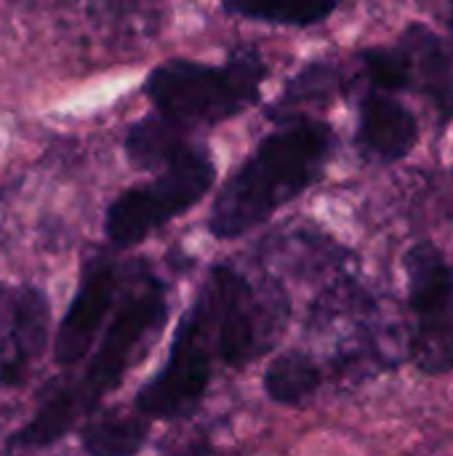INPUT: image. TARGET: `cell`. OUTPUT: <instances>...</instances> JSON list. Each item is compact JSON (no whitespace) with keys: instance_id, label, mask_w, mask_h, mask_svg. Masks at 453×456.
<instances>
[{"instance_id":"6da1fadb","label":"cell","mask_w":453,"mask_h":456,"mask_svg":"<svg viewBox=\"0 0 453 456\" xmlns=\"http://www.w3.org/2000/svg\"><path fill=\"white\" fill-rule=\"evenodd\" d=\"M331 152V131L323 123H294L267 136L243 168L224 184L211 208V232L235 238L307 190Z\"/></svg>"},{"instance_id":"7a4b0ae2","label":"cell","mask_w":453,"mask_h":456,"mask_svg":"<svg viewBox=\"0 0 453 456\" xmlns=\"http://www.w3.org/2000/svg\"><path fill=\"white\" fill-rule=\"evenodd\" d=\"M166 315V291L158 281L147 278L125 297L83 379L53 393L37 409V414L16 433L13 446L35 449L59 441L80 414L91 411L123 379L125 369L160 334Z\"/></svg>"},{"instance_id":"3957f363","label":"cell","mask_w":453,"mask_h":456,"mask_svg":"<svg viewBox=\"0 0 453 456\" xmlns=\"http://www.w3.org/2000/svg\"><path fill=\"white\" fill-rule=\"evenodd\" d=\"M264 61L254 51H238L224 67L171 59L147 77V96L182 126H216L259 96Z\"/></svg>"},{"instance_id":"277c9868","label":"cell","mask_w":453,"mask_h":456,"mask_svg":"<svg viewBox=\"0 0 453 456\" xmlns=\"http://www.w3.org/2000/svg\"><path fill=\"white\" fill-rule=\"evenodd\" d=\"M198 305L203 307L216 355L227 366H246L267 353L288 318V299L272 281H248L232 267H214Z\"/></svg>"},{"instance_id":"5b68a950","label":"cell","mask_w":453,"mask_h":456,"mask_svg":"<svg viewBox=\"0 0 453 456\" xmlns=\"http://www.w3.org/2000/svg\"><path fill=\"white\" fill-rule=\"evenodd\" d=\"M214 184V163L203 150H184L155 182L123 192L107 211L104 230L117 246H133L168 219L195 206Z\"/></svg>"},{"instance_id":"8992f818","label":"cell","mask_w":453,"mask_h":456,"mask_svg":"<svg viewBox=\"0 0 453 456\" xmlns=\"http://www.w3.org/2000/svg\"><path fill=\"white\" fill-rule=\"evenodd\" d=\"M409 299L417 315L411 337L414 363L427 374L453 369V270L433 243H419L406 256Z\"/></svg>"},{"instance_id":"52a82bcc","label":"cell","mask_w":453,"mask_h":456,"mask_svg":"<svg viewBox=\"0 0 453 456\" xmlns=\"http://www.w3.org/2000/svg\"><path fill=\"white\" fill-rule=\"evenodd\" d=\"M216 353L214 331L195 302L192 310L182 318L171 355L160 374L147 382L136 398L142 414L155 419H179L187 417L203 398L211 382V358Z\"/></svg>"},{"instance_id":"ba28073f","label":"cell","mask_w":453,"mask_h":456,"mask_svg":"<svg viewBox=\"0 0 453 456\" xmlns=\"http://www.w3.org/2000/svg\"><path fill=\"white\" fill-rule=\"evenodd\" d=\"M115 297V267L107 259H93L80 281V289L56 331L53 358L59 366L77 363L93 345L96 331Z\"/></svg>"},{"instance_id":"9c48e42d","label":"cell","mask_w":453,"mask_h":456,"mask_svg":"<svg viewBox=\"0 0 453 456\" xmlns=\"http://www.w3.org/2000/svg\"><path fill=\"white\" fill-rule=\"evenodd\" d=\"M417 118L395 99L374 94L360 107V142L382 160H398L417 144Z\"/></svg>"},{"instance_id":"30bf717a","label":"cell","mask_w":453,"mask_h":456,"mask_svg":"<svg viewBox=\"0 0 453 456\" xmlns=\"http://www.w3.org/2000/svg\"><path fill=\"white\" fill-rule=\"evenodd\" d=\"M403 51L409 53L411 72L425 94L433 96L446 115H453V59L443 40L427 27L414 24L403 37Z\"/></svg>"},{"instance_id":"8fae6325","label":"cell","mask_w":453,"mask_h":456,"mask_svg":"<svg viewBox=\"0 0 453 456\" xmlns=\"http://www.w3.org/2000/svg\"><path fill=\"white\" fill-rule=\"evenodd\" d=\"M187 126L176 123L174 118L158 112L131 126L125 136L128 160L136 168H168L187 147Z\"/></svg>"},{"instance_id":"7c38bea8","label":"cell","mask_w":453,"mask_h":456,"mask_svg":"<svg viewBox=\"0 0 453 456\" xmlns=\"http://www.w3.org/2000/svg\"><path fill=\"white\" fill-rule=\"evenodd\" d=\"M48 334V302L37 289H21L13 299V355L3 363V379H19L27 358L37 355Z\"/></svg>"},{"instance_id":"4fadbf2b","label":"cell","mask_w":453,"mask_h":456,"mask_svg":"<svg viewBox=\"0 0 453 456\" xmlns=\"http://www.w3.org/2000/svg\"><path fill=\"white\" fill-rule=\"evenodd\" d=\"M318 385H320L318 363L299 350L278 355L264 374V387L270 398L288 406L307 401L318 390Z\"/></svg>"},{"instance_id":"5bb4252c","label":"cell","mask_w":453,"mask_h":456,"mask_svg":"<svg viewBox=\"0 0 453 456\" xmlns=\"http://www.w3.org/2000/svg\"><path fill=\"white\" fill-rule=\"evenodd\" d=\"M88 456H133L147 441V425L139 417H107L83 428Z\"/></svg>"},{"instance_id":"9a60e30c","label":"cell","mask_w":453,"mask_h":456,"mask_svg":"<svg viewBox=\"0 0 453 456\" xmlns=\"http://www.w3.org/2000/svg\"><path fill=\"white\" fill-rule=\"evenodd\" d=\"M339 0H224L235 13L280 21V24H315L323 21Z\"/></svg>"},{"instance_id":"2e32d148","label":"cell","mask_w":453,"mask_h":456,"mask_svg":"<svg viewBox=\"0 0 453 456\" xmlns=\"http://www.w3.org/2000/svg\"><path fill=\"white\" fill-rule=\"evenodd\" d=\"M363 64L371 75V80L379 88H406L414 83V72H411V61L409 53L403 48H371L363 53Z\"/></svg>"},{"instance_id":"e0dca14e","label":"cell","mask_w":453,"mask_h":456,"mask_svg":"<svg viewBox=\"0 0 453 456\" xmlns=\"http://www.w3.org/2000/svg\"><path fill=\"white\" fill-rule=\"evenodd\" d=\"M331 88H334V75H331V69L323 67V64H315V67H310L307 72H302V75L291 83L288 96L296 99V102H302V99H326V96L331 94Z\"/></svg>"},{"instance_id":"ac0fdd59","label":"cell","mask_w":453,"mask_h":456,"mask_svg":"<svg viewBox=\"0 0 453 456\" xmlns=\"http://www.w3.org/2000/svg\"><path fill=\"white\" fill-rule=\"evenodd\" d=\"M176 456H235L232 452H227V449H214V446H206V444H200V446H192V449H187V452H182V454Z\"/></svg>"},{"instance_id":"d6986e66","label":"cell","mask_w":453,"mask_h":456,"mask_svg":"<svg viewBox=\"0 0 453 456\" xmlns=\"http://www.w3.org/2000/svg\"><path fill=\"white\" fill-rule=\"evenodd\" d=\"M451 11H453V0H451Z\"/></svg>"}]
</instances>
